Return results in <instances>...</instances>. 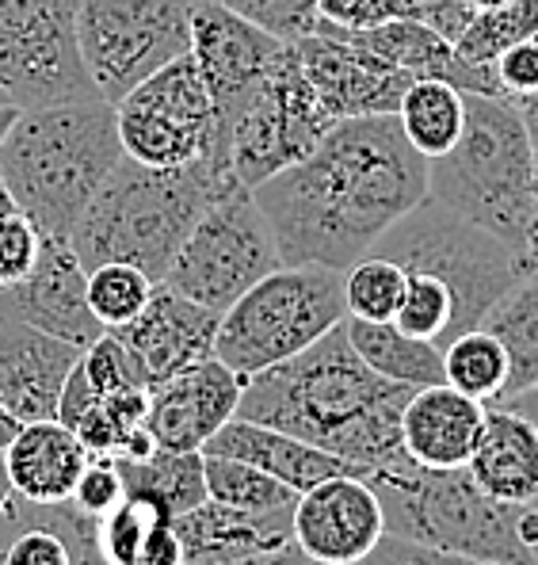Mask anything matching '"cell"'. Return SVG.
<instances>
[{
  "label": "cell",
  "instance_id": "obj_1",
  "mask_svg": "<svg viewBox=\"0 0 538 565\" xmlns=\"http://www.w3.org/2000/svg\"><path fill=\"white\" fill-rule=\"evenodd\" d=\"M283 264L352 268L378 237L428 195V161L397 115L341 119L329 135L252 188Z\"/></svg>",
  "mask_w": 538,
  "mask_h": 565
},
{
  "label": "cell",
  "instance_id": "obj_2",
  "mask_svg": "<svg viewBox=\"0 0 538 565\" xmlns=\"http://www.w3.org/2000/svg\"><path fill=\"white\" fill-rule=\"evenodd\" d=\"M409 397L412 386L375 375L355 355L341 321L294 360L245 379L237 417L305 439L367 478L405 459L401 413Z\"/></svg>",
  "mask_w": 538,
  "mask_h": 565
},
{
  "label": "cell",
  "instance_id": "obj_3",
  "mask_svg": "<svg viewBox=\"0 0 538 565\" xmlns=\"http://www.w3.org/2000/svg\"><path fill=\"white\" fill-rule=\"evenodd\" d=\"M119 161L115 104L99 96L23 107L0 141L8 195L43 237H69Z\"/></svg>",
  "mask_w": 538,
  "mask_h": 565
},
{
  "label": "cell",
  "instance_id": "obj_4",
  "mask_svg": "<svg viewBox=\"0 0 538 565\" xmlns=\"http://www.w3.org/2000/svg\"><path fill=\"white\" fill-rule=\"evenodd\" d=\"M237 184L234 172L214 169L203 157L176 169H149L122 157L73 226L69 245L85 268L119 260L161 282L198 214Z\"/></svg>",
  "mask_w": 538,
  "mask_h": 565
},
{
  "label": "cell",
  "instance_id": "obj_5",
  "mask_svg": "<svg viewBox=\"0 0 538 565\" xmlns=\"http://www.w3.org/2000/svg\"><path fill=\"white\" fill-rule=\"evenodd\" d=\"M531 180L535 153L524 111L512 99L466 93V127L443 157L428 161V195L501 237L524 264Z\"/></svg>",
  "mask_w": 538,
  "mask_h": 565
},
{
  "label": "cell",
  "instance_id": "obj_6",
  "mask_svg": "<svg viewBox=\"0 0 538 565\" xmlns=\"http://www.w3.org/2000/svg\"><path fill=\"white\" fill-rule=\"evenodd\" d=\"M383 501L386 535L466 554L501 565H535L531 546L519 535L524 504H504L485 493L466 467L435 470L409 455L367 473Z\"/></svg>",
  "mask_w": 538,
  "mask_h": 565
},
{
  "label": "cell",
  "instance_id": "obj_7",
  "mask_svg": "<svg viewBox=\"0 0 538 565\" xmlns=\"http://www.w3.org/2000/svg\"><path fill=\"white\" fill-rule=\"evenodd\" d=\"M370 253L397 260L405 276L440 282L454 306V337L482 326L485 313L527 276L519 256L501 237L435 203L432 195L401 214Z\"/></svg>",
  "mask_w": 538,
  "mask_h": 565
},
{
  "label": "cell",
  "instance_id": "obj_8",
  "mask_svg": "<svg viewBox=\"0 0 538 565\" xmlns=\"http://www.w3.org/2000/svg\"><path fill=\"white\" fill-rule=\"evenodd\" d=\"M344 318V271L325 264H283L222 313L214 360L245 382L294 360Z\"/></svg>",
  "mask_w": 538,
  "mask_h": 565
},
{
  "label": "cell",
  "instance_id": "obj_9",
  "mask_svg": "<svg viewBox=\"0 0 538 565\" xmlns=\"http://www.w3.org/2000/svg\"><path fill=\"white\" fill-rule=\"evenodd\" d=\"M195 0H77V50L99 99L119 104L161 65L192 54Z\"/></svg>",
  "mask_w": 538,
  "mask_h": 565
},
{
  "label": "cell",
  "instance_id": "obj_10",
  "mask_svg": "<svg viewBox=\"0 0 538 565\" xmlns=\"http://www.w3.org/2000/svg\"><path fill=\"white\" fill-rule=\"evenodd\" d=\"M276 268H283L276 234L252 191L237 184L198 214L161 282L206 310L226 313L252 282Z\"/></svg>",
  "mask_w": 538,
  "mask_h": 565
},
{
  "label": "cell",
  "instance_id": "obj_11",
  "mask_svg": "<svg viewBox=\"0 0 538 565\" xmlns=\"http://www.w3.org/2000/svg\"><path fill=\"white\" fill-rule=\"evenodd\" d=\"M333 122L336 119H329L298 62L294 43H287L276 65L237 107L234 127H229V161H234L237 180L248 191L260 188L287 164L302 161L329 135Z\"/></svg>",
  "mask_w": 538,
  "mask_h": 565
},
{
  "label": "cell",
  "instance_id": "obj_12",
  "mask_svg": "<svg viewBox=\"0 0 538 565\" xmlns=\"http://www.w3.org/2000/svg\"><path fill=\"white\" fill-rule=\"evenodd\" d=\"M122 157L149 169H176L214 153V104L195 57L184 54L115 104Z\"/></svg>",
  "mask_w": 538,
  "mask_h": 565
},
{
  "label": "cell",
  "instance_id": "obj_13",
  "mask_svg": "<svg viewBox=\"0 0 538 565\" xmlns=\"http://www.w3.org/2000/svg\"><path fill=\"white\" fill-rule=\"evenodd\" d=\"M0 85L20 111L96 96L77 50V0H0Z\"/></svg>",
  "mask_w": 538,
  "mask_h": 565
},
{
  "label": "cell",
  "instance_id": "obj_14",
  "mask_svg": "<svg viewBox=\"0 0 538 565\" xmlns=\"http://www.w3.org/2000/svg\"><path fill=\"white\" fill-rule=\"evenodd\" d=\"M283 39L268 35L263 28L248 23L245 15L229 12L218 0H195L192 8V57L206 81L214 104V153L203 157L214 169L234 172L229 161V127L237 107L263 81V73L283 54ZM237 177V172H234Z\"/></svg>",
  "mask_w": 538,
  "mask_h": 565
},
{
  "label": "cell",
  "instance_id": "obj_15",
  "mask_svg": "<svg viewBox=\"0 0 538 565\" xmlns=\"http://www.w3.org/2000/svg\"><path fill=\"white\" fill-rule=\"evenodd\" d=\"M383 501L359 473H336L294 497L291 539L313 562L359 565L383 543Z\"/></svg>",
  "mask_w": 538,
  "mask_h": 565
},
{
  "label": "cell",
  "instance_id": "obj_16",
  "mask_svg": "<svg viewBox=\"0 0 538 565\" xmlns=\"http://www.w3.org/2000/svg\"><path fill=\"white\" fill-rule=\"evenodd\" d=\"M0 313L69 340L80 352L104 337V326L88 306V268L73 253L69 237H43L35 268L15 287L0 290Z\"/></svg>",
  "mask_w": 538,
  "mask_h": 565
},
{
  "label": "cell",
  "instance_id": "obj_17",
  "mask_svg": "<svg viewBox=\"0 0 538 565\" xmlns=\"http://www.w3.org/2000/svg\"><path fill=\"white\" fill-rule=\"evenodd\" d=\"M298 62L310 77L313 93L329 119H363V115H397L405 88L412 77L386 65L383 57L367 54L344 35H305L294 43Z\"/></svg>",
  "mask_w": 538,
  "mask_h": 565
},
{
  "label": "cell",
  "instance_id": "obj_18",
  "mask_svg": "<svg viewBox=\"0 0 538 565\" xmlns=\"http://www.w3.org/2000/svg\"><path fill=\"white\" fill-rule=\"evenodd\" d=\"M245 382L222 360H203L149 386L146 428L157 451H203V444L237 417Z\"/></svg>",
  "mask_w": 538,
  "mask_h": 565
},
{
  "label": "cell",
  "instance_id": "obj_19",
  "mask_svg": "<svg viewBox=\"0 0 538 565\" xmlns=\"http://www.w3.org/2000/svg\"><path fill=\"white\" fill-rule=\"evenodd\" d=\"M222 313L206 310V306L192 302L180 290L157 282L149 295L146 310L138 313L130 326L111 329L134 355L138 371H142L146 386L172 379L176 371H187L195 363L214 355V337H218Z\"/></svg>",
  "mask_w": 538,
  "mask_h": 565
},
{
  "label": "cell",
  "instance_id": "obj_20",
  "mask_svg": "<svg viewBox=\"0 0 538 565\" xmlns=\"http://www.w3.org/2000/svg\"><path fill=\"white\" fill-rule=\"evenodd\" d=\"M77 360V344L0 313V405L15 420L57 417V397Z\"/></svg>",
  "mask_w": 538,
  "mask_h": 565
},
{
  "label": "cell",
  "instance_id": "obj_21",
  "mask_svg": "<svg viewBox=\"0 0 538 565\" xmlns=\"http://www.w3.org/2000/svg\"><path fill=\"white\" fill-rule=\"evenodd\" d=\"M291 516L294 504L276 512H248L206 497L198 509L172 520V527L184 543L187 565H241L291 546Z\"/></svg>",
  "mask_w": 538,
  "mask_h": 565
},
{
  "label": "cell",
  "instance_id": "obj_22",
  "mask_svg": "<svg viewBox=\"0 0 538 565\" xmlns=\"http://www.w3.org/2000/svg\"><path fill=\"white\" fill-rule=\"evenodd\" d=\"M489 405L459 394L446 382L412 390L401 413V447L412 462L435 470L466 467L474 444L482 436Z\"/></svg>",
  "mask_w": 538,
  "mask_h": 565
},
{
  "label": "cell",
  "instance_id": "obj_23",
  "mask_svg": "<svg viewBox=\"0 0 538 565\" xmlns=\"http://www.w3.org/2000/svg\"><path fill=\"white\" fill-rule=\"evenodd\" d=\"M203 455H222V459L248 462V467L271 473V478H279L283 486H291L294 493H302V489L318 486V481H325V478H336V473H359L352 462L336 459V455L321 451V447L305 444V439L287 436V431L245 420V417L222 424L203 444Z\"/></svg>",
  "mask_w": 538,
  "mask_h": 565
},
{
  "label": "cell",
  "instance_id": "obj_24",
  "mask_svg": "<svg viewBox=\"0 0 538 565\" xmlns=\"http://www.w3.org/2000/svg\"><path fill=\"white\" fill-rule=\"evenodd\" d=\"M4 473L15 497L31 504H62L73 497L93 455L57 417L31 420L4 447Z\"/></svg>",
  "mask_w": 538,
  "mask_h": 565
},
{
  "label": "cell",
  "instance_id": "obj_25",
  "mask_svg": "<svg viewBox=\"0 0 538 565\" xmlns=\"http://www.w3.org/2000/svg\"><path fill=\"white\" fill-rule=\"evenodd\" d=\"M470 478L504 504L538 501V428L508 405L485 409L482 436L466 462Z\"/></svg>",
  "mask_w": 538,
  "mask_h": 565
},
{
  "label": "cell",
  "instance_id": "obj_26",
  "mask_svg": "<svg viewBox=\"0 0 538 565\" xmlns=\"http://www.w3.org/2000/svg\"><path fill=\"white\" fill-rule=\"evenodd\" d=\"M347 344L375 375L401 382V386H435L443 382V348L405 332L397 321H363L344 318Z\"/></svg>",
  "mask_w": 538,
  "mask_h": 565
},
{
  "label": "cell",
  "instance_id": "obj_27",
  "mask_svg": "<svg viewBox=\"0 0 538 565\" xmlns=\"http://www.w3.org/2000/svg\"><path fill=\"white\" fill-rule=\"evenodd\" d=\"M127 493L146 497L169 520L184 516L206 501L203 451H153L146 459H115Z\"/></svg>",
  "mask_w": 538,
  "mask_h": 565
},
{
  "label": "cell",
  "instance_id": "obj_28",
  "mask_svg": "<svg viewBox=\"0 0 538 565\" xmlns=\"http://www.w3.org/2000/svg\"><path fill=\"white\" fill-rule=\"evenodd\" d=\"M397 122H401L409 146L424 161L443 157L462 138V127H466V93L454 88L451 81L417 77L405 88Z\"/></svg>",
  "mask_w": 538,
  "mask_h": 565
},
{
  "label": "cell",
  "instance_id": "obj_29",
  "mask_svg": "<svg viewBox=\"0 0 538 565\" xmlns=\"http://www.w3.org/2000/svg\"><path fill=\"white\" fill-rule=\"evenodd\" d=\"M482 329H489L508 352V386H504L501 402L538 386V276L519 279L485 313Z\"/></svg>",
  "mask_w": 538,
  "mask_h": 565
},
{
  "label": "cell",
  "instance_id": "obj_30",
  "mask_svg": "<svg viewBox=\"0 0 538 565\" xmlns=\"http://www.w3.org/2000/svg\"><path fill=\"white\" fill-rule=\"evenodd\" d=\"M443 382L482 405H496L508 386V352L489 329H466L443 344Z\"/></svg>",
  "mask_w": 538,
  "mask_h": 565
},
{
  "label": "cell",
  "instance_id": "obj_31",
  "mask_svg": "<svg viewBox=\"0 0 538 565\" xmlns=\"http://www.w3.org/2000/svg\"><path fill=\"white\" fill-rule=\"evenodd\" d=\"M203 470H206V497L218 504H229V509L276 512V509H291L298 497L291 486H283L271 473L237 459H222V455H203Z\"/></svg>",
  "mask_w": 538,
  "mask_h": 565
},
{
  "label": "cell",
  "instance_id": "obj_32",
  "mask_svg": "<svg viewBox=\"0 0 538 565\" xmlns=\"http://www.w3.org/2000/svg\"><path fill=\"white\" fill-rule=\"evenodd\" d=\"M405 287H409V276H405L401 264L383 253H367L352 268H344L347 318L394 321L405 302Z\"/></svg>",
  "mask_w": 538,
  "mask_h": 565
},
{
  "label": "cell",
  "instance_id": "obj_33",
  "mask_svg": "<svg viewBox=\"0 0 538 565\" xmlns=\"http://www.w3.org/2000/svg\"><path fill=\"white\" fill-rule=\"evenodd\" d=\"M535 35H538V0H508V4L474 12V20H470V28L459 35L454 50H459L466 62L493 65L508 46L524 43V39H535Z\"/></svg>",
  "mask_w": 538,
  "mask_h": 565
},
{
  "label": "cell",
  "instance_id": "obj_34",
  "mask_svg": "<svg viewBox=\"0 0 538 565\" xmlns=\"http://www.w3.org/2000/svg\"><path fill=\"white\" fill-rule=\"evenodd\" d=\"M157 282L134 264H99L88 268V306L104 329H122L146 310Z\"/></svg>",
  "mask_w": 538,
  "mask_h": 565
},
{
  "label": "cell",
  "instance_id": "obj_35",
  "mask_svg": "<svg viewBox=\"0 0 538 565\" xmlns=\"http://www.w3.org/2000/svg\"><path fill=\"white\" fill-rule=\"evenodd\" d=\"M218 4L245 15L248 23L283 39V43H298V39L318 31V0H218Z\"/></svg>",
  "mask_w": 538,
  "mask_h": 565
},
{
  "label": "cell",
  "instance_id": "obj_36",
  "mask_svg": "<svg viewBox=\"0 0 538 565\" xmlns=\"http://www.w3.org/2000/svg\"><path fill=\"white\" fill-rule=\"evenodd\" d=\"M409 15V0H318V31H367Z\"/></svg>",
  "mask_w": 538,
  "mask_h": 565
},
{
  "label": "cell",
  "instance_id": "obj_37",
  "mask_svg": "<svg viewBox=\"0 0 538 565\" xmlns=\"http://www.w3.org/2000/svg\"><path fill=\"white\" fill-rule=\"evenodd\" d=\"M43 234L20 211L0 214V290L15 287L39 260Z\"/></svg>",
  "mask_w": 538,
  "mask_h": 565
},
{
  "label": "cell",
  "instance_id": "obj_38",
  "mask_svg": "<svg viewBox=\"0 0 538 565\" xmlns=\"http://www.w3.org/2000/svg\"><path fill=\"white\" fill-rule=\"evenodd\" d=\"M493 70L496 81H501L504 99H512L516 107L538 104V35L504 50L493 62Z\"/></svg>",
  "mask_w": 538,
  "mask_h": 565
},
{
  "label": "cell",
  "instance_id": "obj_39",
  "mask_svg": "<svg viewBox=\"0 0 538 565\" xmlns=\"http://www.w3.org/2000/svg\"><path fill=\"white\" fill-rule=\"evenodd\" d=\"M127 497V486H122V473H119V462L115 459H88L85 473H80L77 489H73V509L85 512V516H107L115 504Z\"/></svg>",
  "mask_w": 538,
  "mask_h": 565
},
{
  "label": "cell",
  "instance_id": "obj_40",
  "mask_svg": "<svg viewBox=\"0 0 538 565\" xmlns=\"http://www.w3.org/2000/svg\"><path fill=\"white\" fill-rule=\"evenodd\" d=\"M359 565H501V562H485V558H466V554H451V551H432V546L409 543V539L383 535V543L367 554Z\"/></svg>",
  "mask_w": 538,
  "mask_h": 565
},
{
  "label": "cell",
  "instance_id": "obj_41",
  "mask_svg": "<svg viewBox=\"0 0 538 565\" xmlns=\"http://www.w3.org/2000/svg\"><path fill=\"white\" fill-rule=\"evenodd\" d=\"M474 12L477 8L466 4V0H417V4L409 8V15L428 23L446 43H459V35L470 28V20H474Z\"/></svg>",
  "mask_w": 538,
  "mask_h": 565
},
{
  "label": "cell",
  "instance_id": "obj_42",
  "mask_svg": "<svg viewBox=\"0 0 538 565\" xmlns=\"http://www.w3.org/2000/svg\"><path fill=\"white\" fill-rule=\"evenodd\" d=\"M127 565H187V554H184V543H180L176 527H172V523H157Z\"/></svg>",
  "mask_w": 538,
  "mask_h": 565
},
{
  "label": "cell",
  "instance_id": "obj_43",
  "mask_svg": "<svg viewBox=\"0 0 538 565\" xmlns=\"http://www.w3.org/2000/svg\"><path fill=\"white\" fill-rule=\"evenodd\" d=\"M531 130V153H535V180H531V230H527V253H524V268L527 276H538V104L519 107Z\"/></svg>",
  "mask_w": 538,
  "mask_h": 565
},
{
  "label": "cell",
  "instance_id": "obj_44",
  "mask_svg": "<svg viewBox=\"0 0 538 565\" xmlns=\"http://www.w3.org/2000/svg\"><path fill=\"white\" fill-rule=\"evenodd\" d=\"M241 565H325V562H313L310 554H302L298 546H283L276 554H263V558H252V562H241Z\"/></svg>",
  "mask_w": 538,
  "mask_h": 565
},
{
  "label": "cell",
  "instance_id": "obj_45",
  "mask_svg": "<svg viewBox=\"0 0 538 565\" xmlns=\"http://www.w3.org/2000/svg\"><path fill=\"white\" fill-rule=\"evenodd\" d=\"M501 405H508V409H516L519 417H527L538 428V386L531 390H524V394H516V397H508V402H501Z\"/></svg>",
  "mask_w": 538,
  "mask_h": 565
},
{
  "label": "cell",
  "instance_id": "obj_46",
  "mask_svg": "<svg viewBox=\"0 0 538 565\" xmlns=\"http://www.w3.org/2000/svg\"><path fill=\"white\" fill-rule=\"evenodd\" d=\"M20 428H23V420H15L12 413H8L4 405H0V455H4V447L12 444L15 431H20Z\"/></svg>",
  "mask_w": 538,
  "mask_h": 565
},
{
  "label": "cell",
  "instance_id": "obj_47",
  "mask_svg": "<svg viewBox=\"0 0 538 565\" xmlns=\"http://www.w3.org/2000/svg\"><path fill=\"white\" fill-rule=\"evenodd\" d=\"M12 501H15V489L4 473V459H0V523H4V516L12 512Z\"/></svg>",
  "mask_w": 538,
  "mask_h": 565
},
{
  "label": "cell",
  "instance_id": "obj_48",
  "mask_svg": "<svg viewBox=\"0 0 538 565\" xmlns=\"http://www.w3.org/2000/svg\"><path fill=\"white\" fill-rule=\"evenodd\" d=\"M15 115H20V107H0V141H4L8 127L15 122Z\"/></svg>",
  "mask_w": 538,
  "mask_h": 565
},
{
  "label": "cell",
  "instance_id": "obj_49",
  "mask_svg": "<svg viewBox=\"0 0 538 565\" xmlns=\"http://www.w3.org/2000/svg\"><path fill=\"white\" fill-rule=\"evenodd\" d=\"M15 211V203H12V195H8V188H4V177H0V214H12Z\"/></svg>",
  "mask_w": 538,
  "mask_h": 565
},
{
  "label": "cell",
  "instance_id": "obj_50",
  "mask_svg": "<svg viewBox=\"0 0 538 565\" xmlns=\"http://www.w3.org/2000/svg\"><path fill=\"white\" fill-rule=\"evenodd\" d=\"M466 4H474L477 12H482V8H496V4H508V0H466Z\"/></svg>",
  "mask_w": 538,
  "mask_h": 565
},
{
  "label": "cell",
  "instance_id": "obj_51",
  "mask_svg": "<svg viewBox=\"0 0 538 565\" xmlns=\"http://www.w3.org/2000/svg\"><path fill=\"white\" fill-rule=\"evenodd\" d=\"M0 107H15V104H12V96H8V88H4V85H0Z\"/></svg>",
  "mask_w": 538,
  "mask_h": 565
},
{
  "label": "cell",
  "instance_id": "obj_52",
  "mask_svg": "<svg viewBox=\"0 0 538 565\" xmlns=\"http://www.w3.org/2000/svg\"><path fill=\"white\" fill-rule=\"evenodd\" d=\"M85 565H104V562H99V558H96V562H85Z\"/></svg>",
  "mask_w": 538,
  "mask_h": 565
},
{
  "label": "cell",
  "instance_id": "obj_53",
  "mask_svg": "<svg viewBox=\"0 0 538 565\" xmlns=\"http://www.w3.org/2000/svg\"><path fill=\"white\" fill-rule=\"evenodd\" d=\"M535 565H538V546H535Z\"/></svg>",
  "mask_w": 538,
  "mask_h": 565
},
{
  "label": "cell",
  "instance_id": "obj_54",
  "mask_svg": "<svg viewBox=\"0 0 538 565\" xmlns=\"http://www.w3.org/2000/svg\"><path fill=\"white\" fill-rule=\"evenodd\" d=\"M412 4H417V0H409V8H412Z\"/></svg>",
  "mask_w": 538,
  "mask_h": 565
},
{
  "label": "cell",
  "instance_id": "obj_55",
  "mask_svg": "<svg viewBox=\"0 0 538 565\" xmlns=\"http://www.w3.org/2000/svg\"><path fill=\"white\" fill-rule=\"evenodd\" d=\"M535 512H538V501H535Z\"/></svg>",
  "mask_w": 538,
  "mask_h": 565
}]
</instances>
